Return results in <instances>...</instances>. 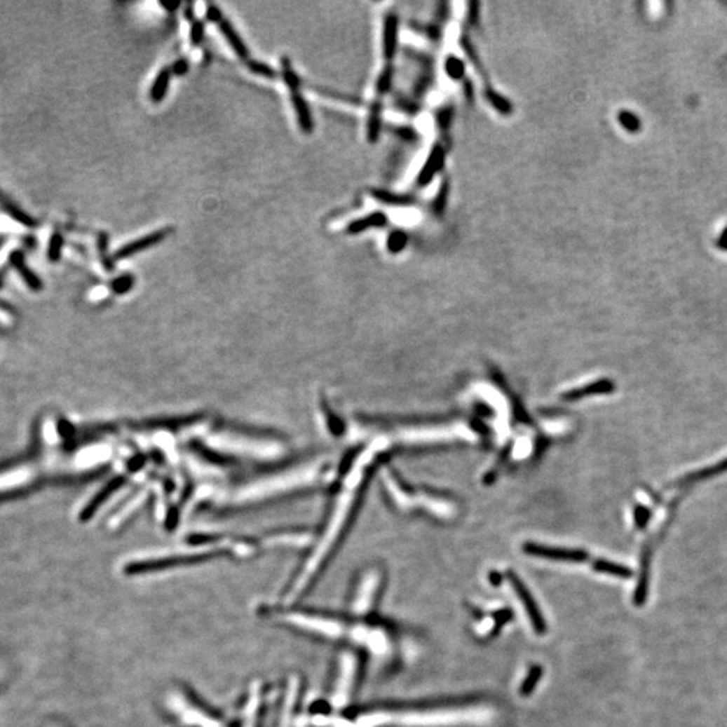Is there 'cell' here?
<instances>
[{
    "mask_svg": "<svg viewBox=\"0 0 727 727\" xmlns=\"http://www.w3.org/2000/svg\"><path fill=\"white\" fill-rule=\"evenodd\" d=\"M493 711L488 707H463L423 712H372L357 719V727H462L489 723Z\"/></svg>",
    "mask_w": 727,
    "mask_h": 727,
    "instance_id": "6da1fadb",
    "label": "cell"
},
{
    "mask_svg": "<svg viewBox=\"0 0 727 727\" xmlns=\"http://www.w3.org/2000/svg\"><path fill=\"white\" fill-rule=\"evenodd\" d=\"M166 707L182 727H225L221 718L205 709L184 690L170 691Z\"/></svg>",
    "mask_w": 727,
    "mask_h": 727,
    "instance_id": "7a4b0ae2",
    "label": "cell"
},
{
    "mask_svg": "<svg viewBox=\"0 0 727 727\" xmlns=\"http://www.w3.org/2000/svg\"><path fill=\"white\" fill-rule=\"evenodd\" d=\"M357 658L351 652H344L339 656V671L334 681L330 703L336 709H344L352 695L357 677Z\"/></svg>",
    "mask_w": 727,
    "mask_h": 727,
    "instance_id": "3957f363",
    "label": "cell"
},
{
    "mask_svg": "<svg viewBox=\"0 0 727 727\" xmlns=\"http://www.w3.org/2000/svg\"><path fill=\"white\" fill-rule=\"evenodd\" d=\"M508 578H509V580H510L512 587L515 589V592L517 594V597H519L522 605L524 606L525 613H526V616H528V618H529V621H531V624H532L534 630H535L538 634L545 633V629H547L545 621H544V618H543V616H541V609L538 608L535 599L532 598L531 592H528V589L525 587L524 583H523V582H522L516 575L513 574V573H509V574H508Z\"/></svg>",
    "mask_w": 727,
    "mask_h": 727,
    "instance_id": "277c9868",
    "label": "cell"
},
{
    "mask_svg": "<svg viewBox=\"0 0 727 727\" xmlns=\"http://www.w3.org/2000/svg\"><path fill=\"white\" fill-rule=\"evenodd\" d=\"M524 551L529 555L539 557V558L551 559V560H559V562H574L580 563L589 558V554L582 550H564V548H554L547 547L541 544L526 543L524 545Z\"/></svg>",
    "mask_w": 727,
    "mask_h": 727,
    "instance_id": "5b68a950",
    "label": "cell"
},
{
    "mask_svg": "<svg viewBox=\"0 0 727 727\" xmlns=\"http://www.w3.org/2000/svg\"><path fill=\"white\" fill-rule=\"evenodd\" d=\"M380 585V576L377 573H369L365 575L357 589L353 606L352 609L355 614L364 616L367 614L373 605V599L376 597V592L379 590Z\"/></svg>",
    "mask_w": 727,
    "mask_h": 727,
    "instance_id": "8992f818",
    "label": "cell"
},
{
    "mask_svg": "<svg viewBox=\"0 0 727 727\" xmlns=\"http://www.w3.org/2000/svg\"><path fill=\"white\" fill-rule=\"evenodd\" d=\"M261 700H263V687H261L260 681H254L251 684V687L248 688L244 710L241 714L240 727H257Z\"/></svg>",
    "mask_w": 727,
    "mask_h": 727,
    "instance_id": "52a82bcc",
    "label": "cell"
},
{
    "mask_svg": "<svg viewBox=\"0 0 727 727\" xmlns=\"http://www.w3.org/2000/svg\"><path fill=\"white\" fill-rule=\"evenodd\" d=\"M168 231L166 229H159V231H155L151 232L146 236L140 237L137 240L134 241H130L127 243L125 245L120 247L118 251L115 252V260H124L133 254H139L142 251H146L149 248H151L153 245L159 244L161 241H163L166 236H168Z\"/></svg>",
    "mask_w": 727,
    "mask_h": 727,
    "instance_id": "ba28073f",
    "label": "cell"
},
{
    "mask_svg": "<svg viewBox=\"0 0 727 727\" xmlns=\"http://www.w3.org/2000/svg\"><path fill=\"white\" fill-rule=\"evenodd\" d=\"M299 695V680L298 677H291L288 680L287 688L285 693V699L282 702V707L279 711L278 727H291L294 722V712L297 710V700Z\"/></svg>",
    "mask_w": 727,
    "mask_h": 727,
    "instance_id": "9c48e42d",
    "label": "cell"
},
{
    "mask_svg": "<svg viewBox=\"0 0 727 727\" xmlns=\"http://www.w3.org/2000/svg\"><path fill=\"white\" fill-rule=\"evenodd\" d=\"M217 25H219V29L224 35V38L229 43V46L236 53L237 57L241 60H248L250 50H248L247 45L244 43V41L241 39V36L237 33L236 29L233 27V25L225 18H222Z\"/></svg>",
    "mask_w": 727,
    "mask_h": 727,
    "instance_id": "30bf717a",
    "label": "cell"
},
{
    "mask_svg": "<svg viewBox=\"0 0 727 727\" xmlns=\"http://www.w3.org/2000/svg\"><path fill=\"white\" fill-rule=\"evenodd\" d=\"M616 388L614 383L611 380H599V381H594L589 386H585L582 388L574 389V390H570L567 393H564V400H580L586 396H592V395H606V393H611Z\"/></svg>",
    "mask_w": 727,
    "mask_h": 727,
    "instance_id": "8fae6325",
    "label": "cell"
},
{
    "mask_svg": "<svg viewBox=\"0 0 727 727\" xmlns=\"http://www.w3.org/2000/svg\"><path fill=\"white\" fill-rule=\"evenodd\" d=\"M291 102H292L294 111L298 116V123H299L301 130L305 134H311L313 128H314V121H313L308 104L301 95V92H291Z\"/></svg>",
    "mask_w": 727,
    "mask_h": 727,
    "instance_id": "7c38bea8",
    "label": "cell"
},
{
    "mask_svg": "<svg viewBox=\"0 0 727 727\" xmlns=\"http://www.w3.org/2000/svg\"><path fill=\"white\" fill-rule=\"evenodd\" d=\"M727 472V458L715 463L714 466H709V468H705V469H700L698 472H693V473L686 475L684 478H681L677 485L679 487H684V485H691L695 484L698 481H703V480H707L711 477H715V475H719V474L725 473Z\"/></svg>",
    "mask_w": 727,
    "mask_h": 727,
    "instance_id": "4fadbf2b",
    "label": "cell"
},
{
    "mask_svg": "<svg viewBox=\"0 0 727 727\" xmlns=\"http://www.w3.org/2000/svg\"><path fill=\"white\" fill-rule=\"evenodd\" d=\"M171 70L170 68H162L159 70V73L156 74L155 80L153 81V85L150 88V99L151 102L158 104V102H163L168 92H169L170 80H171Z\"/></svg>",
    "mask_w": 727,
    "mask_h": 727,
    "instance_id": "5bb4252c",
    "label": "cell"
},
{
    "mask_svg": "<svg viewBox=\"0 0 727 727\" xmlns=\"http://www.w3.org/2000/svg\"><path fill=\"white\" fill-rule=\"evenodd\" d=\"M649 563H651V554L649 551H645L641 560V575L640 580L634 594V604L637 606H643L646 595H648V579H649Z\"/></svg>",
    "mask_w": 727,
    "mask_h": 727,
    "instance_id": "9a60e30c",
    "label": "cell"
},
{
    "mask_svg": "<svg viewBox=\"0 0 727 727\" xmlns=\"http://www.w3.org/2000/svg\"><path fill=\"white\" fill-rule=\"evenodd\" d=\"M592 569L597 573H604V574L613 575V576H618V578H630L633 575V571L629 567L613 563L605 559H597L592 563Z\"/></svg>",
    "mask_w": 727,
    "mask_h": 727,
    "instance_id": "2e32d148",
    "label": "cell"
},
{
    "mask_svg": "<svg viewBox=\"0 0 727 727\" xmlns=\"http://www.w3.org/2000/svg\"><path fill=\"white\" fill-rule=\"evenodd\" d=\"M280 64H282V77H283L285 83L287 84L290 92H299V86H301L299 77L294 72L290 58L288 57H282Z\"/></svg>",
    "mask_w": 727,
    "mask_h": 727,
    "instance_id": "e0dca14e",
    "label": "cell"
},
{
    "mask_svg": "<svg viewBox=\"0 0 727 727\" xmlns=\"http://www.w3.org/2000/svg\"><path fill=\"white\" fill-rule=\"evenodd\" d=\"M11 261L14 263V266L17 267L18 270H19V272H20V275L23 276L25 282H26V283H27V285H29L30 287H41V282H39V279H36V276H35L34 273H33L32 271L29 270V267H26V264H25V260H23V256H22V254H19V252H15V254L11 256Z\"/></svg>",
    "mask_w": 727,
    "mask_h": 727,
    "instance_id": "ac0fdd59",
    "label": "cell"
},
{
    "mask_svg": "<svg viewBox=\"0 0 727 727\" xmlns=\"http://www.w3.org/2000/svg\"><path fill=\"white\" fill-rule=\"evenodd\" d=\"M383 221H384L383 215H379V213H377V215H372V216H369V217H365V219H361V220H357L355 221V222H352V224L349 225V228H348V232H349V233H360V232L365 231V229L369 228V226H376V225L383 224Z\"/></svg>",
    "mask_w": 727,
    "mask_h": 727,
    "instance_id": "d6986e66",
    "label": "cell"
},
{
    "mask_svg": "<svg viewBox=\"0 0 727 727\" xmlns=\"http://www.w3.org/2000/svg\"><path fill=\"white\" fill-rule=\"evenodd\" d=\"M108 243H109V236L105 232H102L97 237V250L102 257V266L107 269V271H112V269L115 267V263H114V259H111L108 254Z\"/></svg>",
    "mask_w": 727,
    "mask_h": 727,
    "instance_id": "ffe728a7",
    "label": "cell"
},
{
    "mask_svg": "<svg viewBox=\"0 0 727 727\" xmlns=\"http://www.w3.org/2000/svg\"><path fill=\"white\" fill-rule=\"evenodd\" d=\"M541 674H543V670H541V667H539V665L534 667V668L529 671L528 677L525 679L524 683L522 684V688H520V693H522L523 696H528V695H531V693H534L535 687L538 686V683H539V680H541Z\"/></svg>",
    "mask_w": 727,
    "mask_h": 727,
    "instance_id": "44dd1931",
    "label": "cell"
},
{
    "mask_svg": "<svg viewBox=\"0 0 727 727\" xmlns=\"http://www.w3.org/2000/svg\"><path fill=\"white\" fill-rule=\"evenodd\" d=\"M247 67L250 69V72H252V73L260 76V77H264V79H269V80H275L278 77L276 70L270 67L269 64H266V62L254 61H254H250Z\"/></svg>",
    "mask_w": 727,
    "mask_h": 727,
    "instance_id": "7402d4cb",
    "label": "cell"
},
{
    "mask_svg": "<svg viewBox=\"0 0 727 727\" xmlns=\"http://www.w3.org/2000/svg\"><path fill=\"white\" fill-rule=\"evenodd\" d=\"M133 286H134V278L130 273H124V275L118 276L111 285V287L116 294H125L133 288Z\"/></svg>",
    "mask_w": 727,
    "mask_h": 727,
    "instance_id": "603a6c76",
    "label": "cell"
},
{
    "mask_svg": "<svg viewBox=\"0 0 727 727\" xmlns=\"http://www.w3.org/2000/svg\"><path fill=\"white\" fill-rule=\"evenodd\" d=\"M62 245H64V237H62L61 233L55 232L51 237L49 251H48V256H49L51 261L60 260L61 252H62Z\"/></svg>",
    "mask_w": 727,
    "mask_h": 727,
    "instance_id": "cb8c5ba5",
    "label": "cell"
},
{
    "mask_svg": "<svg viewBox=\"0 0 727 727\" xmlns=\"http://www.w3.org/2000/svg\"><path fill=\"white\" fill-rule=\"evenodd\" d=\"M205 38V23L203 20L191 22L190 27V43L193 46H200Z\"/></svg>",
    "mask_w": 727,
    "mask_h": 727,
    "instance_id": "d4e9b609",
    "label": "cell"
},
{
    "mask_svg": "<svg viewBox=\"0 0 727 727\" xmlns=\"http://www.w3.org/2000/svg\"><path fill=\"white\" fill-rule=\"evenodd\" d=\"M651 520V510L645 505H636L634 508V523L639 529H645Z\"/></svg>",
    "mask_w": 727,
    "mask_h": 727,
    "instance_id": "484cf974",
    "label": "cell"
},
{
    "mask_svg": "<svg viewBox=\"0 0 727 727\" xmlns=\"http://www.w3.org/2000/svg\"><path fill=\"white\" fill-rule=\"evenodd\" d=\"M620 121L623 123V125L625 127L627 131H637L640 128V120L636 118L633 114H629V112H623L620 115Z\"/></svg>",
    "mask_w": 727,
    "mask_h": 727,
    "instance_id": "4316f807",
    "label": "cell"
},
{
    "mask_svg": "<svg viewBox=\"0 0 727 727\" xmlns=\"http://www.w3.org/2000/svg\"><path fill=\"white\" fill-rule=\"evenodd\" d=\"M170 70H171V73L174 76H184L189 72V61H187L186 58L181 57V58H178V60H175L172 62V65L170 67Z\"/></svg>",
    "mask_w": 727,
    "mask_h": 727,
    "instance_id": "83f0119b",
    "label": "cell"
},
{
    "mask_svg": "<svg viewBox=\"0 0 727 727\" xmlns=\"http://www.w3.org/2000/svg\"><path fill=\"white\" fill-rule=\"evenodd\" d=\"M206 18H208L210 22L219 23L221 19L224 17H222V13H221L220 8H219L216 4L210 3V4L206 6Z\"/></svg>",
    "mask_w": 727,
    "mask_h": 727,
    "instance_id": "f1b7e54d",
    "label": "cell"
},
{
    "mask_svg": "<svg viewBox=\"0 0 727 727\" xmlns=\"http://www.w3.org/2000/svg\"><path fill=\"white\" fill-rule=\"evenodd\" d=\"M390 241H392L390 243V250L396 251V250H400L403 247L406 238H405V236H402V235H395V236H392Z\"/></svg>",
    "mask_w": 727,
    "mask_h": 727,
    "instance_id": "f546056e",
    "label": "cell"
},
{
    "mask_svg": "<svg viewBox=\"0 0 727 727\" xmlns=\"http://www.w3.org/2000/svg\"><path fill=\"white\" fill-rule=\"evenodd\" d=\"M159 4H161V7H163V8H165L166 11H169V13H174V11H175L177 8H179V6H181L179 1H168V3L161 1Z\"/></svg>",
    "mask_w": 727,
    "mask_h": 727,
    "instance_id": "4dcf8cb0",
    "label": "cell"
},
{
    "mask_svg": "<svg viewBox=\"0 0 727 727\" xmlns=\"http://www.w3.org/2000/svg\"><path fill=\"white\" fill-rule=\"evenodd\" d=\"M184 15L189 22H194V3H187Z\"/></svg>",
    "mask_w": 727,
    "mask_h": 727,
    "instance_id": "1f68e13d",
    "label": "cell"
},
{
    "mask_svg": "<svg viewBox=\"0 0 727 727\" xmlns=\"http://www.w3.org/2000/svg\"><path fill=\"white\" fill-rule=\"evenodd\" d=\"M718 245H719L721 248H723V250H727V228L726 229H725V232L722 233V236H721V238H719V241H718Z\"/></svg>",
    "mask_w": 727,
    "mask_h": 727,
    "instance_id": "d6a6232c",
    "label": "cell"
},
{
    "mask_svg": "<svg viewBox=\"0 0 727 727\" xmlns=\"http://www.w3.org/2000/svg\"><path fill=\"white\" fill-rule=\"evenodd\" d=\"M489 579H491V582L493 585H498L500 580H501V575L497 574V573H491V574L489 575Z\"/></svg>",
    "mask_w": 727,
    "mask_h": 727,
    "instance_id": "836d02e7",
    "label": "cell"
},
{
    "mask_svg": "<svg viewBox=\"0 0 727 727\" xmlns=\"http://www.w3.org/2000/svg\"><path fill=\"white\" fill-rule=\"evenodd\" d=\"M48 727H67V726H64V725H61V723H53V725H50V726H48Z\"/></svg>",
    "mask_w": 727,
    "mask_h": 727,
    "instance_id": "e575fe53",
    "label": "cell"
}]
</instances>
